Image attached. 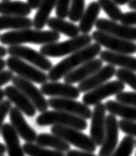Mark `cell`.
Segmentation results:
<instances>
[{"instance_id": "f6af8a7d", "label": "cell", "mask_w": 136, "mask_h": 156, "mask_svg": "<svg viewBox=\"0 0 136 156\" xmlns=\"http://www.w3.org/2000/svg\"><path fill=\"white\" fill-rule=\"evenodd\" d=\"M128 7L132 10H136V0H132L131 2L128 3Z\"/></svg>"}, {"instance_id": "681fc988", "label": "cell", "mask_w": 136, "mask_h": 156, "mask_svg": "<svg viewBox=\"0 0 136 156\" xmlns=\"http://www.w3.org/2000/svg\"><path fill=\"white\" fill-rule=\"evenodd\" d=\"M0 38H1V35H0Z\"/></svg>"}, {"instance_id": "d6a6232c", "label": "cell", "mask_w": 136, "mask_h": 156, "mask_svg": "<svg viewBox=\"0 0 136 156\" xmlns=\"http://www.w3.org/2000/svg\"><path fill=\"white\" fill-rule=\"evenodd\" d=\"M115 76H117V80H120L124 84H127L136 92V73L134 71L119 68L115 72Z\"/></svg>"}, {"instance_id": "ac0fdd59", "label": "cell", "mask_w": 136, "mask_h": 156, "mask_svg": "<svg viewBox=\"0 0 136 156\" xmlns=\"http://www.w3.org/2000/svg\"><path fill=\"white\" fill-rule=\"evenodd\" d=\"M4 92H5V96L8 98V100L14 103L16 107L27 117L32 118L36 116V107L31 102V100L22 91H20L17 87H15L14 85L7 86L4 89Z\"/></svg>"}, {"instance_id": "cb8c5ba5", "label": "cell", "mask_w": 136, "mask_h": 156, "mask_svg": "<svg viewBox=\"0 0 136 156\" xmlns=\"http://www.w3.org/2000/svg\"><path fill=\"white\" fill-rule=\"evenodd\" d=\"M47 25L51 30L57 33H61V34L67 36L71 39L80 35L79 27L75 25V24H73V22L65 21V19H61L58 17H51Z\"/></svg>"}, {"instance_id": "4fadbf2b", "label": "cell", "mask_w": 136, "mask_h": 156, "mask_svg": "<svg viewBox=\"0 0 136 156\" xmlns=\"http://www.w3.org/2000/svg\"><path fill=\"white\" fill-rule=\"evenodd\" d=\"M106 105L99 103L95 105L93 110L92 118H91V129L90 136L96 143L97 146L103 144L106 134Z\"/></svg>"}, {"instance_id": "ab89813d", "label": "cell", "mask_w": 136, "mask_h": 156, "mask_svg": "<svg viewBox=\"0 0 136 156\" xmlns=\"http://www.w3.org/2000/svg\"><path fill=\"white\" fill-rule=\"evenodd\" d=\"M66 156H99L94 154L93 152H89V151L84 150H69L66 152Z\"/></svg>"}, {"instance_id": "3957f363", "label": "cell", "mask_w": 136, "mask_h": 156, "mask_svg": "<svg viewBox=\"0 0 136 156\" xmlns=\"http://www.w3.org/2000/svg\"><path fill=\"white\" fill-rule=\"evenodd\" d=\"M93 41L92 36L82 34L70 40L61 43H52L40 47V52L47 57H61L72 55L91 44Z\"/></svg>"}, {"instance_id": "52a82bcc", "label": "cell", "mask_w": 136, "mask_h": 156, "mask_svg": "<svg viewBox=\"0 0 136 156\" xmlns=\"http://www.w3.org/2000/svg\"><path fill=\"white\" fill-rule=\"evenodd\" d=\"M92 38L101 47L108 48V51H110L126 53V55H132L136 52V44L134 42L120 39L108 33L97 30L93 32Z\"/></svg>"}, {"instance_id": "d4e9b609", "label": "cell", "mask_w": 136, "mask_h": 156, "mask_svg": "<svg viewBox=\"0 0 136 156\" xmlns=\"http://www.w3.org/2000/svg\"><path fill=\"white\" fill-rule=\"evenodd\" d=\"M106 109L115 117H120L123 120L136 122V107L110 100L106 102Z\"/></svg>"}, {"instance_id": "836d02e7", "label": "cell", "mask_w": 136, "mask_h": 156, "mask_svg": "<svg viewBox=\"0 0 136 156\" xmlns=\"http://www.w3.org/2000/svg\"><path fill=\"white\" fill-rule=\"evenodd\" d=\"M71 1L72 0H57L55 7L56 17L61 19H65L66 17H68Z\"/></svg>"}, {"instance_id": "30bf717a", "label": "cell", "mask_w": 136, "mask_h": 156, "mask_svg": "<svg viewBox=\"0 0 136 156\" xmlns=\"http://www.w3.org/2000/svg\"><path fill=\"white\" fill-rule=\"evenodd\" d=\"M12 84H13L15 87H17L20 91H22L25 95L31 100V102L34 104L36 109L38 110L39 112L40 113L47 112L49 107L48 101L44 98L43 92L33 84V82L17 75L13 77Z\"/></svg>"}, {"instance_id": "f907efd6", "label": "cell", "mask_w": 136, "mask_h": 156, "mask_svg": "<svg viewBox=\"0 0 136 156\" xmlns=\"http://www.w3.org/2000/svg\"><path fill=\"white\" fill-rule=\"evenodd\" d=\"M0 156H4V155H0Z\"/></svg>"}, {"instance_id": "5bb4252c", "label": "cell", "mask_w": 136, "mask_h": 156, "mask_svg": "<svg viewBox=\"0 0 136 156\" xmlns=\"http://www.w3.org/2000/svg\"><path fill=\"white\" fill-rule=\"evenodd\" d=\"M119 122L114 115H109L106 119V134L103 144L101 145L99 156H110L117 148L118 141Z\"/></svg>"}, {"instance_id": "8d00e7d4", "label": "cell", "mask_w": 136, "mask_h": 156, "mask_svg": "<svg viewBox=\"0 0 136 156\" xmlns=\"http://www.w3.org/2000/svg\"><path fill=\"white\" fill-rule=\"evenodd\" d=\"M12 109V102L10 100H3L0 104V133H1L2 126L4 125V120Z\"/></svg>"}, {"instance_id": "9a60e30c", "label": "cell", "mask_w": 136, "mask_h": 156, "mask_svg": "<svg viewBox=\"0 0 136 156\" xmlns=\"http://www.w3.org/2000/svg\"><path fill=\"white\" fill-rule=\"evenodd\" d=\"M40 91L44 95L55 98H69L77 99L80 96V90L73 84L60 83L58 81H51L40 86Z\"/></svg>"}, {"instance_id": "7bdbcfd3", "label": "cell", "mask_w": 136, "mask_h": 156, "mask_svg": "<svg viewBox=\"0 0 136 156\" xmlns=\"http://www.w3.org/2000/svg\"><path fill=\"white\" fill-rule=\"evenodd\" d=\"M113 1L118 4V5H125V4H128L129 2H131L132 0H113Z\"/></svg>"}, {"instance_id": "8992f818", "label": "cell", "mask_w": 136, "mask_h": 156, "mask_svg": "<svg viewBox=\"0 0 136 156\" xmlns=\"http://www.w3.org/2000/svg\"><path fill=\"white\" fill-rule=\"evenodd\" d=\"M6 64L9 70L16 73L18 76L25 78L33 83L43 85L47 83L48 76L44 71L32 64L27 63L26 61L15 56H9L6 59Z\"/></svg>"}, {"instance_id": "f1b7e54d", "label": "cell", "mask_w": 136, "mask_h": 156, "mask_svg": "<svg viewBox=\"0 0 136 156\" xmlns=\"http://www.w3.org/2000/svg\"><path fill=\"white\" fill-rule=\"evenodd\" d=\"M25 153L28 156H66L64 152L58 150L48 149L34 142H26L23 146Z\"/></svg>"}, {"instance_id": "9c48e42d", "label": "cell", "mask_w": 136, "mask_h": 156, "mask_svg": "<svg viewBox=\"0 0 136 156\" xmlns=\"http://www.w3.org/2000/svg\"><path fill=\"white\" fill-rule=\"evenodd\" d=\"M125 84L120 80H114L103 84L91 91L85 93L83 96V103L87 106H95L110 96L117 95L123 92Z\"/></svg>"}, {"instance_id": "7402d4cb", "label": "cell", "mask_w": 136, "mask_h": 156, "mask_svg": "<svg viewBox=\"0 0 136 156\" xmlns=\"http://www.w3.org/2000/svg\"><path fill=\"white\" fill-rule=\"evenodd\" d=\"M101 9L102 8L100 4L97 1H92L89 4L80 20L79 26H78L81 34L87 35L92 31L93 27L95 26V24H96L99 19Z\"/></svg>"}, {"instance_id": "1f68e13d", "label": "cell", "mask_w": 136, "mask_h": 156, "mask_svg": "<svg viewBox=\"0 0 136 156\" xmlns=\"http://www.w3.org/2000/svg\"><path fill=\"white\" fill-rule=\"evenodd\" d=\"M85 10V0H72L71 5H70L68 18L73 23L80 22Z\"/></svg>"}, {"instance_id": "e0dca14e", "label": "cell", "mask_w": 136, "mask_h": 156, "mask_svg": "<svg viewBox=\"0 0 136 156\" xmlns=\"http://www.w3.org/2000/svg\"><path fill=\"white\" fill-rule=\"evenodd\" d=\"M115 72H117V69L114 68L113 65H105L99 69L97 72L88 77L87 79L80 82L78 85V89L80 90V92L87 93L91 90L106 83L110 78L115 75Z\"/></svg>"}, {"instance_id": "2e32d148", "label": "cell", "mask_w": 136, "mask_h": 156, "mask_svg": "<svg viewBox=\"0 0 136 156\" xmlns=\"http://www.w3.org/2000/svg\"><path fill=\"white\" fill-rule=\"evenodd\" d=\"M9 119L11 125L13 126L14 129L17 131L19 136L22 139H24L26 142H34L37 140L38 134L36 130L29 126L23 116V113L17 107H14V108L12 107L9 113Z\"/></svg>"}, {"instance_id": "f546056e", "label": "cell", "mask_w": 136, "mask_h": 156, "mask_svg": "<svg viewBox=\"0 0 136 156\" xmlns=\"http://www.w3.org/2000/svg\"><path fill=\"white\" fill-rule=\"evenodd\" d=\"M98 2L100 4L101 8L109 16L112 21H120L123 13L120 8H119L118 4L115 3L113 0H99Z\"/></svg>"}, {"instance_id": "484cf974", "label": "cell", "mask_w": 136, "mask_h": 156, "mask_svg": "<svg viewBox=\"0 0 136 156\" xmlns=\"http://www.w3.org/2000/svg\"><path fill=\"white\" fill-rule=\"evenodd\" d=\"M32 8L24 1H0V14L27 17L31 14Z\"/></svg>"}, {"instance_id": "e575fe53", "label": "cell", "mask_w": 136, "mask_h": 156, "mask_svg": "<svg viewBox=\"0 0 136 156\" xmlns=\"http://www.w3.org/2000/svg\"><path fill=\"white\" fill-rule=\"evenodd\" d=\"M115 100L119 103L136 107V92H121L115 95Z\"/></svg>"}, {"instance_id": "816d5d0a", "label": "cell", "mask_w": 136, "mask_h": 156, "mask_svg": "<svg viewBox=\"0 0 136 156\" xmlns=\"http://www.w3.org/2000/svg\"><path fill=\"white\" fill-rule=\"evenodd\" d=\"M135 146H136V143H135Z\"/></svg>"}, {"instance_id": "b9f144b4", "label": "cell", "mask_w": 136, "mask_h": 156, "mask_svg": "<svg viewBox=\"0 0 136 156\" xmlns=\"http://www.w3.org/2000/svg\"><path fill=\"white\" fill-rule=\"evenodd\" d=\"M8 53V48L0 46V58H2L3 56H5Z\"/></svg>"}, {"instance_id": "60d3db41", "label": "cell", "mask_w": 136, "mask_h": 156, "mask_svg": "<svg viewBox=\"0 0 136 156\" xmlns=\"http://www.w3.org/2000/svg\"><path fill=\"white\" fill-rule=\"evenodd\" d=\"M43 0H28V4L33 10L34 9H39V7L42 3Z\"/></svg>"}, {"instance_id": "74e56055", "label": "cell", "mask_w": 136, "mask_h": 156, "mask_svg": "<svg viewBox=\"0 0 136 156\" xmlns=\"http://www.w3.org/2000/svg\"><path fill=\"white\" fill-rule=\"evenodd\" d=\"M120 22L124 25L128 26H136V10L131 12H126L122 15Z\"/></svg>"}, {"instance_id": "8fae6325", "label": "cell", "mask_w": 136, "mask_h": 156, "mask_svg": "<svg viewBox=\"0 0 136 156\" xmlns=\"http://www.w3.org/2000/svg\"><path fill=\"white\" fill-rule=\"evenodd\" d=\"M48 105L51 108L56 111H62L65 113L75 115L85 120L92 118L93 111L89 108V106L78 102L75 99L51 97V99H48Z\"/></svg>"}, {"instance_id": "6da1fadb", "label": "cell", "mask_w": 136, "mask_h": 156, "mask_svg": "<svg viewBox=\"0 0 136 156\" xmlns=\"http://www.w3.org/2000/svg\"><path fill=\"white\" fill-rule=\"evenodd\" d=\"M101 52V46L95 43L72 53L69 56L65 57L63 60L59 61L48 71V80L58 81L61 78H64L68 73L79 67L80 65L96 58V56L100 55Z\"/></svg>"}, {"instance_id": "f5cc1de1", "label": "cell", "mask_w": 136, "mask_h": 156, "mask_svg": "<svg viewBox=\"0 0 136 156\" xmlns=\"http://www.w3.org/2000/svg\"><path fill=\"white\" fill-rule=\"evenodd\" d=\"M135 156H136V153H135Z\"/></svg>"}, {"instance_id": "4316f807", "label": "cell", "mask_w": 136, "mask_h": 156, "mask_svg": "<svg viewBox=\"0 0 136 156\" xmlns=\"http://www.w3.org/2000/svg\"><path fill=\"white\" fill-rule=\"evenodd\" d=\"M56 3L57 0H43L35 15L34 20H33L34 29L42 30L47 25L49 18H51L49 16H51L53 8L56 7Z\"/></svg>"}, {"instance_id": "c3c4849f", "label": "cell", "mask_w": 136, "mask_h": 156, "mask_svg": "<svg viewBox=\"0 0 136 156\" xmlns=\"http://www.w3.org/2000/svg\"><path fill=\"white\" fill-rule=\"evenodd\" d=\"M2 1H9V0H2Z\"/></svg>"}, {"instance_id": "603a6c76", "label": "cell", "mask_w": 136, "mask_h": 156, "mask_svg": "<svg viewBox=\"0 0 136 156\" xmlns=\"http://www.w3.org/2000/svg\"><path fill=\"white\" fill-rule=\"evenodd\" d=\"M34 27L33 20L29 17H21V16H0V31L2 30H24Z\"/></svg>"}, {"instance_id": "83f0119b", "label": "cell", "mask_w": 136, "mask_h": 156, "mask_svg": "<svg viewBox=\"0 0 136 156\" xmlns=\"http://www.w3.org/2000/svg\"><path fill=\"white\" fill-rule=\"evenodd\" d=\"M37 144L44 147H51L61 152H67L70 150V144L61 137L53 133H40L37 137Z\"/></svg>"}, {"instance_id": "44dd1931", "label": "cell", "mask_w": 136, "mask_h": 156, "mask_svg": "<svg viewBox=\"0 0 136 156\" xmlns=\"http://www.w3.org/2000/svg\"><path fill=\"white\" fill-rule=\"evenodd\" d=\"M100 58L113 66H119L136 72V57L126 55V53L104 51L100 53Z\"/></svg>"}, {"instance_id": "d590c367", "label": "cell", "mask_w": 136, "mask_h": 156, "mask_svg": "<svg viewBox=\"0 0 136 156\" xmlns=\"http://www.w3.org/2000/svg\"><path fill=\"white\" fill-rule=\"evenodd\" d=\"M119 129H121L122 133H124L130 136H136V122L122 120L119 121Z\"/></svg>"}, {"instance_id": "bcb514c9", "label": "cell", "mask_w": 136, "mask_h": 156, "mask_svg": "<svg viewBox=\"0 0 136 156\" xmlns=\"http://www.w3.org/2000/svg\"><path fill=\"white\" fill-rule=\"evenodd\" d=\"M6 145L2 144V143H0V155H3L4 153L6 152Z\"/></svg>"}, {"instance_id": "277c9868", "label": "cell", "mask_w": 136, "mask_h": 156, "mask_svg": "<svg viewBox=\"0 0 136 156\" xmlns=\"http://www.w3.org/2000/svg\"><path fill=\"white\" fill-rule=\"evenodd\" d=\"M36 124L40 126H62L68 128H74L79 130L87 129V121L83 118L72 114H68L62 111H47L38 116L36 119Z\"/></svg>"}, {"instance_id": "4dcf8cb0", "label": "cell", "mask_w": 136, "mask_h": 156, "mask_svg": "<svg viewBox=\"0 0 136 156\" xmlns=\"http://www.w3.org/2000/svg\"><path fill=\"white\" fill-rule=\"evenodd\" d=\"M135 143L136 140L133 136L130 135L124 136L110 156H131L135 147Z\"/></svg>"}, {"instance_id": "ee69618b", "label": "cell", "mask_w": 136, "mask_h": 156, "mask_svg": "<svg viewBox=\"0 0 136 156\" xmlns=\"http://www.w3.org/2000/svg\"><path fill=\"white\" fill-rule=\"evenodd\" d=\"M5 66H7L6 60H4L3 58H0V71L4 70V68H5Z\"/></svg>"}, {"instance_id": "d6986e66", "label": "cell", "mask_w": 136, "mask_h": 156, "mask_svg": "<svg viewBox=\"0 0 136 156\" xmlns=\"http://www.w3.org/2000/svg\"><path fill=\"white\" fill-rule=\"evenodd\" d=\"M103 67V60L101 58H94L84 64L80 65L79 67L74 69L64 77V82L68 84L80 83L90 77L99 69Z\"/></svg>"}, {"instance_id": "ffe728a7", "label": "cell", "mask_w": 136, "mask_h": 156, "mask_svg": "<svg viewBox=\"0 0 136 156\" xmlns=\"http://www.w3.org/2000/svg\"><path fill=\"white\" fill-rule=\"evenodd\" d=\"M1 135L5 141L6 149L9 156H26L24 148L21 146L17 133L11 124H4L1 129Z\"/></svg>"}, {"instance_id": "7a4b0ae2", "label": "cell", "mask_w": 136, "mask_h": 156, "mask_svg": "<svg viewBox=\"0 0 136 156\" xmlns=\"http://www.w3.org/2000/svg\"><path fill=\"white\" fill-rule=\"evenodd\" d=\"M59 39V33L52 30L44 31L30 28L4 33L1 35L0 42L2 44H8L9 47L23 44H35L44 46V44L58 42Z\"/></svg>"}, {"instance_id": "7dc6e473", "label": "cell", "mask_w": 136, "mask_h": 156, "mask_svg": "<svg viewBox=\"0 0 136 156\" xmlns=\"http://www.w3.org/2000/svg\"><path fill=\"white\" fill-rule=\"evenodd\" d=\"M4 96H5V92H4V90L0 89V104H1L2 102H3Z\"/></svg>"}, {"instance_id": "ba28073f", "label": "cell", "mask_w": 136, "mask_h": 156, "mask_svg": "<svg viewBox=\"0 0 136 156\" xmlns=\"http://www.w3.org/2000/svg\"><path fill=\"white\" fill-rule=\"evenodd\" d=\"M8 53L10 56L19 57L25 61H28L43 71H49L53 67L51 61L42 52L37 51L34 48L26 46H22V44L10 46L8 48Z\"/></svg>"}, {"instance_id": "f35d334b", "label": "cell", "mask_w": 136, "mask_h": 156, "mask_svg": "<svg viewBox=\"0 0 136 156\" xmlns=\"http://www.w3.org/2000/svg\"><path fill=\"white\" fill-rule=\"evenodd\" d=\"M14 72L11 70H2L0 71V87H2L3 85L7 84L8 82L12 81L14 77Z\"/></svg>"}, {"instance_id": "5b68a950", "label": "cell", "mask_w": 136, "mask_h": 156, "mask_svg": "<svg viewBox=\"0 0 136 156\" xmlns=\"http://www.w3.org/2000/svg\"><path fill=\"white\" fill-rule=\"evenodd\" d=\"M51 131V133L64 139L69 144L80 148V150L89 151V152L96 151L97 144L94 142L93 139L79 129L62 126H52Z\"/></svg>"}, {"instance_id": "7c38bea8", "label": "cell", "mask_w": 136, "mask_h": 156, "mask_svg": "<svg viewBox=\"0 0 136 156\" xmlns=\"http://www.w3.org/2000/svg\"><path fill=\"white\" fill-rule=\"evenodd\" d=\"M95 26L99 31L108 33L123 40L136 42V26H128L122 23L118 24L105 18H99Z\"/></svg>"}]
</instances>
